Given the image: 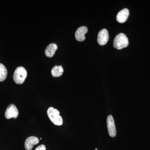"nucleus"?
<instances>
[{
	"mask_svg": "<svg viewBox=\"0 0 150 150\" xmlns=\"http://www.w3.org/2000/svg\"><path fill=\"white\" fill-rule=\"evenodd\" d=\"M60 112L53 107H50L47 110V114L49 119L55 125L61 126L63 124L62 118L60 115Z\"/></svg>",
	"mask_w": 150,
	"mask_h": 150,
	"instance_id": "1",
	"label": "nucleus"
},
{
	"mask_svg": "<svg viewBox=\"0 0 150 150\" xmlns=\"http://www.w3.org/2000/svg\"><path fill=\"white\" fill-rule=\"evenodd\" d=\"M129 44L128 38L123 33L118 34L115 36L113 40V46L118 50L126 48L128 46Z\"/></svg>",
	"mask_w": 150,
	"mask_h": 150,
	"instance_id": "2",
	"label": "nucleus"
},
{
	"mask_svg": "<svg viewBox=\"0 0 150 150\" xmlns=\"http://www.w3.org/2000/svg\"><path fill=\"white\" fill-rule=\"evenodd\" d=\"M27 75V71L24 67H18L14 73V81L18 84H21L24 82Z\"/></svg>",
	"mask_w": 150,
	"mask_h": 150,
	"instance_id": "3",
	"label": "nucleus"
},
{
	"mask_svg": "<svg viewBox=\"0 0 150 150\" xmlns=\"http://www.w3.org/2000/svg\"><path fill=\"white\" fill-rule=\"evenodd\" d=\"M107 125L109 136L111 137H115L116 135V128L114 119L111 115H109L108 116Z\"/></svg>",
	"mask_w": 150,
	"mask_h": 150,
	"instance_id": "4",
	"label": "nucleus"
},
{
	"mask_svg": "<svg viewBox=\"0 0 150 150\" xmlns=\"http://www.w3.org/2000/svg\"><path fill=\"white\" fill-rule=\"evenodd\" d=\"M18 110L15 105L11 104L8 107L5 112V117L6 119L11 118H16L18 115Z\"/></svg>",
	"mask_w": 150,
	"mask_h": 150,
	"instance_id": "5",
	"label": "nucleus"
},
{
	"mask_svg": "<svg viewBox=\"0 0 150 150\" xmlns=\"http://www.w3.org/2000/svg\"><path fill=\"white\" fill-rule=\"evenodd\" d=\"M109 40V34L107 30L103 29L101 30L98 33V43L100 46H103L107 43Z\"/></svg>",
	"mask_w": 150,
	"mask_h": 150,
	"instance_id": "6",
	"label": "nucleus"
},
{
	"mask_svg": "<svg viewBox=\"0 0 150 150\" xmlns=\"http://www.w3.org/2000/svg\"><path fill=\"white\" fill-rule=\"evenodd\" d=\"M39 142V139L37 137L32 136L28 137L25 141V147L26 150H32L33 146L37 144Z\"/></svg>",
	"mask_w": 150,
	"mask_h": 150,
	"instance_id": "7",
	"label": "nucleus"
},
{
	"mask_svg": "<svg viewBox=\"0 0 150 150\" xmlns=\"http://www.w3.org/2000/svg\"><path fill=\"white\" fill-rule=\"evenodd\" d=\"M88 32V28L86 26L79 28L75 33V38L79 41H84L86 39L85 35Z\"/></svg>",
	"mask_w": 150,
	"mask_h": 150,
	"instance_id": "8",
	"label": "nucleus"
},
{
	"mask_svg": "<svg viewBox=\"0 0 150 150\" xmlns=\"http://www.w3.org/2000/svg\"><path fill=\"white\" fill-rule=\"evenodd\" d=\"M129 11L127 8H124L119 11L116 16V20L120 23H123L127 21L129 16Z\"/></svg>",
	"mask_w": 150,
	"mask_h": 150,
	"instance_id": "9",
	"label": "nucleus"
},
{
	"mask_svg": "<svg viewBox=\"0 0 150 150\" xmlns=\"http://www.w3.org/2000/svg\"><path fill=\"white\" fill-rule=\"evenodd\" d=\"M57 49L58 46L56 44L54 43H51L47 46L45 50V55L49 58L53 57Z\"/></svg>",
	"mask_w": 150,
	"mask_h": 150,
	"instance_id": "10",
	"label": "nucleus"
},
{
	"mask_svg": "<svg viewBox=\"0 0 150 150\" xmlns=\"http://www.w3.org/2000/svg\"><path fill=\"white\" fill-rule=\"evenodd\" d=\"M64 73V69L62 66H56L51 70V74L54 77L61 76Z\"/></svg>",
	"mask_w": 150,
	"mask_h": 150,
	"instance_id": "11",
	"label": "nucleus"
},
{
	"mask_svg": "<svg viewBox=\"0 0 150 150\" xmlns=\"http://www.w3.org/2000/svg\"><path fill=\"white\" fill-rule=\"evenodd\" d=\"M7 76V70L3 64H0V82L6 79Z\"/></svg>",
	"mask_w": 150,
	"mask_h": 150,
	"instance_id": "12",
	"label": "nucleus"
},
{
	"mask_svg": "<svg viewBox=\"0 0 150 150\" xmlns=\"http://www.w3.org/2000/svg\"><path fill=\"white\" fill-rule=\"evenodd\" d=\"M35 150H46V146L45 145H41L38 146Z\"/></svg>",
	"mask_w": 150,
	"mask_h": 150,
	"instance_id": "13",
	"label": "nucleus"
},
{
	"mask_svg": "<svg viewBox=\"0 0 150 150\" xmlns=\"http://www.w3.org/2000/svg\"><path fill=\"white\" fill-rule=\"evenodd\" d=\"M95 150H97V149H96Z\"/></svg>",
	"mask_w": 150,
	"mask_h": 150,
	"instance_id": "14",
	"label": "nucleus"
}]
</instances>
